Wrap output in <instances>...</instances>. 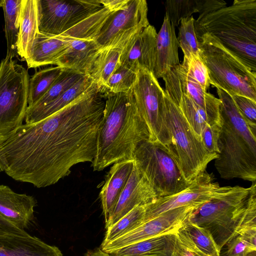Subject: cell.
<instances>
[{"mask_svg":"<svg viewBox=\"0 0 256 256\" xmlns=\"http://www.w3.org/2000/svg\"><path fill=\"white\" fill-rule=\"evenodd\" d=\"M102 93L94 82L59 111L22 124L0 140V172L41 188L68 176L75 164L92 162L105 105Z\"/></svg>","mask_w":256,"mask_h":256,"instance_id":"6da1fadb","label":"cell"},{"mask_svg":"<svg viewBox=\"0 0 256 256\" xmlns=\"http://www.w3.org/2000/svg\"><path fill=\"white\" fill-rule=\"evenodd\" d=\"M103 92L105 105L98 133L96 154L92 162L94 170L98 172L115 163L134 160L138 146L150 138L130 90L116 94Z\"/></svg>","mask_w":256,"mask_h":256,"instance_id":"7a4b0ae2","label":"cell"},{"mask_svg":"<svg viewBox=\"0 0 256 256\" xmlns=\"http://www.w3.org/2000/svg\"><path fill=\"white\" fill-rule=\"evenodd\" d=\"M222 127L214 166L221 178L256 180V127L240 114L231 96L216 88Z\"/></svg>","mask_w":256,"mask_h":256,"instance_id":"3957f363","label":"cell"},{"mask_svg":"<svg viewBox=\"0 0 256 256\" xmlns=\"http://www.w3.org/2000/svg\"><path fill=\"white\" fill-rule=\"evenodd\" d=\"M197 38L208 34L256 72V0H234L195 21Z\"/></svg>","mask_w":256,"mask_h":256,"instance_id":"277c9868","label":"cell"},{"mask_svg":"<svg viewBox=\"0 0 256 256\" xmlns=\"http://www.w3.org/2000/svg\"><path fill=\"white\" fill-rule=\"evenodd\" d=\"M252 190L239 186L201 204L188 220L208 229L219 249L238 235L244 224V214Z\"/></svg>","mask_w":256,"mask_h":256,"instance_id":"5b68a950","label":"cell"},{"mask_svg":"<svg viewBox=\"0 0 256 256\" xmlns=\"http://www.w3.org/2000/svg\"><path fill=\"white\" fill-rule=\"evenodd\" d=\"M199 56L206 66L210 84L230 96L238 94L256 101V72L248 68L212 36L198 38Z\"/></svg>","mask_w":256,"mask_h":256,"instance_id":"8992f818","label":"cell"},{"mask_svg":"<svg viewBox=\"0 0 256 256\" xmlns=\"http://www.w3.org/2000/svg\"><path fill=\"white\" fill-rule=\"evenodd\" d=\"M164 110L171 138L169 152L185 180L190 184L206 171L208 164L216 159L218 154L208 151L180 108L165 93Z\"/></svg>","mask_w":256,"mask_h":256,"instance_id":"52a82bcc","label":"cell"},{"mask_svg":"<svg viewBox=\"0 0 256 256\" xmlns=\"http://www.w3.org/2000/svg\"><path fill=\"white\" fill-rule=\"evenodd\" d=\"M30 76L13 58L0 62V140L21 126L28 107Z\"/></svg>","mask_w":256,"mask_h":256,"instance_id":"ba28073f","label":"cell"},{"mask_svg":"<svg viewBox=\"0 0 256 256\" xmlns=\"http://www.w3.org/2000/svg\"><path fill=\"white\" fill-rule=\"evenodd\" d=\"M134 160L157 198L176 194L190 184L185 180L168 150L157 142H142L134 153Z\"/></svg>","mask_w":256,"mask_h":256,"instance_id":"9c48e42d","label":"cell"},{"mask_svg":"<svg viewBox=\"0 0 256 256\" xmlns=\"http://www.w3.org/2000/svg\"><path fill=\"white\" fill-rule=\"evenodd\" d=\"M136 74V80L130 90L148 128L150 140L161 144L169 151L171 138L165 120L164 90L152 72L140 68Z\"/></svg>","mask_w":256,"mask_h":256,"instance_id":"30bf717a","label":"cell"},{"mask_svg":"<svg viewBox=\"0 0 256 256\" xmlns=\"http://www.w3.org/2000/svg\"><path fill=\"white\" fill-rule=\"evenodd\" d=\"M38 32L60 36L102 6L98 0H36Z\"/></svg>","mask_w":256,"mask_h":256,"instance_id":"8fae6325","label":"cell"},{"mask_svg":"<svg viewBox=\"0 0 256 256\" xmlns=\"http://www.w3.org/2000/svg\"><path fill=\"white\" fill-rule=\"evenodd\" d=\"M145 0H130L124 9L113 12L104 22L94 40L101 48L129 39L150 24Z\"/></svg>","mask_w":256,"mask_h":256,"instance_id":"7c38bea8","label":"cell"},{"mask_svg":"<svg viewBox=\"0 0 256 256\" xmlns=\"http://www.w3.org/2000/svg\"><path fill=\"white\" fill-rule=\"evenodd\" d=\"M231 188L220 186L214 181L212 174L206 171L184 190L173 195L158 198L152 202L145 205L143 223L169 210L187 206L202 204L228 191Z\"/></svg>","mask_w":256,"mask_h":256,"instance_id":"4fadbf2b","label":"cell"},{"mask_svg":"<svg viewBox=\"0 0 256 256\" xmlns=\"http://www.w3.org/2000/svg\"><path fill=\"white\" fill-rule=\"evenodd\" d=\"M200 205L187 206L164 212L127 234L106 244L100 245V248L110 254L116 250L140 241L176 231L181 227L183 222Z\"/></svg>","mask_w":256,"mask_h":256,"instance_id":"5bb4252c","label":"cell"},{"mask_svg":"<svg viewBox=\"0 0 256 256\" xmlns=\"http://www.w3.org/2000/svg\"><path fill=\"white\" fill-rule=\"evenodd\" d=\"M156 35L154 27L150 24L134 34L122 48L120 64L135 72L140 68L152 72Z\"/></svg>","mask_w":256,"mask_h":256,"instance_id":"9a60e30c","label":"cell"},{"mask_svg":"<svg viewBox=\"0 0 256 256\" xmlns=\"http://www.w3.org/2000/svg\"><path fill=\"white\" fill-rule=\"evenodd\" d=\"M157 196L148 180L136 164L108 222L107 228L138 206L152 202Z\"/></svg>","mask_w":256,"mask_h":256,"instance_id":"2e32d148","label":"cell"},{"mask_svg":"<svg viewBox=\"0 0 256 256\" xmlns=\"http://www.w3.org/2000/svg\"><path fill=\"white\" fill-rule=\"evenodd\" d=\"M162 78L165 86L174 88L184 94L214 119L221 122L219 98L208 92L191 78L181 64L170 70Z\"/></svg>","mask_w":256,"mask_h":256,"instance_id":"e0dca14e","label":"cell"},{"mask_svg":"<svg viewBox=\"0 0 256 256\" xmlns=\"http://www.w3.org/2000/svg\"><path fill=\"white\" fill-rule=\"evenodd\" d=\"M36 201L32 196L15 192L8 186L0 185V216L24 230L32 221Z\"/></svg>","mask_w":256,"mask_h":256,"instance_id":"ac0fdd59","label":"cell"},{"mask_svg":"<svg viewBox=\"0 0 256 256\" xmlns=\"http://www.w3.org/2000/svg\"><path fill=\"white\" fill-rule=\"evenodd\" d=\"M178 42L175 27L164 16L162 27L156 38L155 62L153 74L158 79L180 64Z\"/></svg>","mask_w":256,"mask_h":256,"instance_id":"d6986e66","label":"cell"},{"mask_svg":"<svg viewBox=\"0 0 256 256\" xmlns=\"http://www.w3.org/2000/svg\"><path fill=\"white\" fill-rule=\"evenodd\" d=\"M68 38V48L56 60L55 65L88 76L100 46L94 40Z\"/></svg>","mask_w":256,"mask_h":256,"instance_id":"ffe728a7","label":"cell"},{"mask_svg":"<svg viewBox=\"0 0 256 256\" xmlns=\"http://www.w3.org/2000/svg\"><path fill=\"white\" fill-rule=\"evenodd\" d=\"M134 160L113 164L108 172L100 194L105 222L112 216L118 198L130 176Z\"/></svg>","mask_w":256,"mask_h":256,"instance_id":"44dd1931","label":"cell"},{"mask_svg":"<svg viewBox=\"0 0 256 256\" xmlns=\"http://www.w3.org/2000/svg\"><path fill=\"white\" fill-rule=\"evenodd\" d=\"M0 256H62L60 250L29 234L0 237Z\"/></svg>","mask_w":256,"mask_h":256,"instance_id":"7402d4cb","label":"cell"},{"mask_svg":"<svg viewBox=\"0 0 256 256\" xmlns=\"http://www.w3.org/2000/svg\"><path fill=\"white\" fill-rule=\"evenodd\" d=\"M70 38L38 32L34 38L30 54L25 60L29 68L54 64L67 49Z\"/></svg>","mask_w":256,"mask_h":256,"instance_id":"603a6c76","label":"cell"},{"mask_svg":"<svg viewBox=\"0 0 256 256\" xmlns=\"http://www.w3.org/2000/svg\"><path fill=\"white\" fill-rule=\"evenodd\" d=\"M177 230L122 247L109 254L110 256H172Z\"/></svg>","mask_w":256,"mask_h":256,"instance_id":"cb8c5ba5","label":"cell"},{"mask_svg":"<svg viewBox=\"0 0 256 256\" xmlns=\"http://www.w3.org/2000/svg\"><path fill=\"white\" fill-rule=\"evenodd\" d=\"M164 92L178 106L193 130L200 138L202 132L206 126L222 124L221 122L214 119L204 109L178 90L165 86Z\"/></svg>","mask_w":256,"mask_h":256,"instance_id":"d4e9b609","label":"cell"},{"mask_svg":"<svg viewBox=\"0 0 256 256\" xmlns=\"http://www.w3.org/2000/svg\"><path fill=\"white\" fill-rule=\"evenodd\" d=\"M38 32L36 0H22L16 43L17 53L21 58L29 57Z\"/></svg>","mask_w":256,"mask_h":256,"instance_id":"484cf974","label":"cell"},{"mask_svg":"<svg viewBox=\"0 0 256 256\" xmlns=\"http://www.w3.org/2000/svg\"><path fill=\"white\" fill-rule=\"evenodd\" d=\"M93 82L88 76H84L75 84L54 100L38 110L26 113L25 124L36 122L59 111L84 94Z\"/></svg>","mask_w":256,"mask_h":256,"instance_id":"4316f807","label":"cell"},{"mask_svg":"<svg viewBox=\"0 0 256 256\" xmlns=\"http://www.w3.org/2000/svg\"><path fill=\"white\" fill-rule=\"evenodd\" d=\"M122 47V46H118L101 48L94 61L88 76L93 82L102 88L110 76L120 64V58Z\"/></svg>","mask_w":256,"mask_h":256,"instance_id":"83f0119b","label":"cell"},{"mask_svg":"<svg viewBox=\"0 0 256 256\" xmlns=\"http://www.w3.org/2000/svg\"><path fill=\"white\" fill-rule=\"evenodd\" d=\"M113 12L102 6L60 36L68 38L94 40L106 20Z\"/></svg>","mask_w":256,"mask_h":256,"instance_id":"f1b7e54d","label":"cell"},{"mask_svg":"<svg viewBox=\"0 0 256 256\" xmlns=\"http://www.w3.org/2000/svg\"><path fill=\"white\" fill-rule=\"evenodd\" d=\"M22 2V0H4L2 8L7 44L6 57L14 58L17 53L16 43Z\"/></svg>","mask_w":256,"mask_h":256,"instance_id":"f546056e","label":"cell"},{"mask_svg":"<svg viewBox=\"0 0 256 256\" xmlns=\"http://www.w3.org/2000/svg\"><path fill=\"white\" fill-rule=\"evenodd\" d=\"M64 68L49 67L36 72L30 78L28 107L34 105L48 92L60 76Z\"/></svg>","mask_w":256,"mask_h":256,"instance_id":"4dcf8cb0","label":"cell"},{"mask_svg":"<svg viewBox=\"0 0 256 256\" xmlns=\"http://www.w3.org/2000/svg\"><path fill=\"white\" fill-rule=\"evenodd\" d=\"M84 76L74 70L64 68L60 76L42 97L34 105L28 107L26 113L38 110L54 100Z\"/></svg>","mask_w":256,"mask_h":256,"instance_id":"1f68e13d","label":"cell"},{"mask_svg":"<svg viewBox=\"0 0 256 256\" xmlns=\"http://www.w3.org/2000/svg\"><path fill=\"white\" fill-rule=\"evenodd\" d=\"M145 214V206H138L118 222L106 228L101 245L106 244L133 230L142 224Z\"/></svg>","mask_w":256,"mask_h":256,"instance_id":"d6a6232c","label":"cell"},{"mask_svg":"<svg viewBox=\"0 0 256 256\" xmlns=\"http://www.w3.org/2000/svg\"><path fill=\"white\" fill-rule=\"evenodd\" d=\"M188 218L183 222L182 226L198 248L210 256H220L221 251L210 232L192 222Z\"/></svg>","mask_w":256,"mask_h":256,"instance_id":"836d02e7","label":"cell"},{"mask_svg":"<svg viewBox=\"0 0 256 256\" xmlns=\"http://www.w3.org/2000/svg\"><path fill=\"white\" fill-rule=\"evenodd\" d=\"M203 0H168L165 2V15L171 24L180 25L182 19L189 18L194 13H200Z\"/></svg>","mask_w":256,"mask_h":256,"instance_id":"e575fe53","label":"cell"},{"mask_svg":"<svg viewBox=\"0 0 256 256\" xmlns=\"http://www.w3.org/2000/svg\"><path fill=\"white\" fill-rule=\"evenodd\" d=\"M196 20L192 16L181 20L177 38L178 46L182 49L184 57L190 58L192 55H199L200 44L195 29Z\"/></svg>","mask_w":256,"mask_h":256,"instance_id":"d590c367","label":"cell"},{"mask_svg":"<svg viewBox=\"0 0 256 256\" xmlns=\"http://www.w3.org/2000/svg\"><path fill=\"white\" fill-rule=\"evenodd\" d=\"M136 77V72L120 64L108 79L102 92H126L132 88Z\"/></svg>","mask_w":256,"mask_h":256,"instance_id":"8d00e7d4","label":"cell"},{"mask_svg":"<svg viewBox=\"0 0 256 256\" xmlns=\"http://www.w3.org/2000/svg\"><path fill=\"white\" fill-rule=\"evenodd\" d=\"M181 64L188 74L207 92L210 85L208 72L199 55H192L190 58L184 57Z\"/></svg>","mask_w":256,"mask_h":256,"instance_id":"74e56055","label":"cell"},{"mask_svg":"<svg viewBox=\"0 0 256 256\" xmlns=\"http://www.w3.org/2000/svg\"><path fill=\"white\" fill-rule=\"evenodd\" d=\"M172 256H210L204 254L198 248L181 226L176 232V244Z\"/></svg>","mask_w":256,"mask_h":256,"instance_id":"f35d334b","label":"cell"},{"mask_svg":"<svg viewBox=\"0 0 256 256\" xmlns=\"http://www.w3.org/2000/svg\"><path fill=\"white\" fill-rule=\"evenodd\" d=\"M231 97L242 116L251 126L256 127V101L238 94Z\"/></svg>","mask_w":256,"mask_h":256,"instance_id":"ab89813d","label":"cell"},{"mask_svg":"<svg viewBox=\"0 0 256 256\" xmlns=\"http://www.w3.org/2000/svg\"><path fill=\"white\" fill-rule=\"evenodd\" d=\"M225 246V256H247L256 252V246L252 244L240 235L230 240Z\"/></svg>","mask_w":256,"mask_h":256,"instance_id":"60d3db41","label":"cell"},{"mask_svg":"<svg viewBox=\"0 0 256 256\" xmlns=\"http://www.w3.org/2000/svg\"><path fill=\"white\" fill-rule=\"evenodd\" d=\"M222 127L221 125L210 126H206L200 134L202 142L208 151L210 153L218 154V137Z\"/></svg>","mask_w":256,"mask_h":256,"instance_id":"b9f144b4","label":"cell"},{"mask_svg":"<svg viewBox=\"0 0 256 256\" xmlns=\"http://www.w3.org/2000/svg\"><path fill=\"white\" fill-rule=\"evenodd\" d=\"M28 234L0 216V237L8 235L26 236Z\"/></svg>","mask_w":256,"mask_h":256,"instance_id":"7bdbcfd3","label":"cell"},{"mask_svg":"<svg viewBox=\"0 0 256 256\" xmlns=\"http://www.w3.org/2000/svg\"><path fill=\"white\" fill-rule=\"evenodd\" d=\"M130 0H98L102 6L112 11H118L126 8Z\"/></svg>","mask_w":256,"mask_h":256,"instance_id":"ee69618b","label":"cell"},{"mask_svg":"<svg viewBox=\"0 0 256 256\" xmlns=\"http://www.w3.org/2000/svg\"><path fill=\"white\" fill-rule=\"evenodd\" d=\"M238 235L240 236L252 244L256 246V228H244L240 230Z\"/></svg>","mask_w":256,"mask_h":256,"instance_id":"f6af8a7d","label":"cell"},{"mask_svg":"<svg viewBox=\"0 0 256 256\" xmlns=\"http://www.w3.org/2000/svg\"><path fill=\"white\" fill-rule=\"evenodd\" d=\"M86 256H110L109 254L103 252L100 248L88 252Z\"/></svg>","mask_w":256,"mask_h":256,"instance_id":"bcb514c9","label":"cell"},{"mask_svg":"<svg viewBox=\"0 0 256 256\" xmlns=\"http://www.w3.org/2000/svg\"><path fill=\"white\" fill-rule=\"evenodd\" d=\"M247 256H256V252H252L248 255Z\"/></svg>","mask_w":256,"mask_h":256,"instance_id":"7dc6e473","label":"cell"},{"mask_svg":"<svg viewBox=\"0 0 256 256\" xmlns=\"http://www.w3.org/2000/svg\"><path fill=\"white\" fill-rule=\"evenodd\" d=\"M4 3V0H0V7H1V6L2 7Z\"/></svg>","mask_w":256,"mask_h":256,"instance_id":"c3c4849f","label":"cell"}]
</instances>
